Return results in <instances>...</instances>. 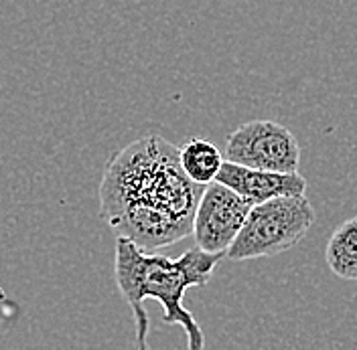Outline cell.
Here are the masks:
<instances>
[{"label": "cell", "instance_id": "cell-3", "mask_svg": "<svg viewBox=\"0 0 357 350\" xmlns=\"http://www.w3.org/2000/svg\"><path fill=\"white\" fill-rule=\"evenodd\" d=\"M314 223V209L305 197H280L254 205L238 237L225 251L231 262L272 257L296 247Z\"/></svg>", "mask_w": 357, "mask_h": 350}, {"label": "cell", "instance_id": "cell-8", "mask_svg": "<svg viewBox=\"0 0 357 350\" xmlns=\"http://www.w3.org/2000/svg\"><path fill=\"white\" fill-rule=\"evenodd\" d=\"M325 262L337 278L357 280V217L335 229L325 249Z\"/></svg>", "mask_w": 357, "mask_h": 350}, {"label": "cell", "instance_id": "cell-1", "mask_svg": "<svg viewBox=\"0 0 357 350\" xmlns=\"http://www.w3.org/2000/svg\"><path fill=\"white\" fill-rule=\"evenodd\" d=\"M203 189L183 173L177 146L162 136H144L106 164L100 211L118 237L156 253L191 233Z\"/></svg>", "mask_w": 357, "mask_h": 350}, {"label": "cell", "instance_id": "cell-6", "mask_svg": "<svg viewBox=\"0 0 357 350\" xmlns=\"http://www.w3.org/2000/svg\"><path fill=\"white\" fill-rule=\"evenodd\" d=\"M215 182L231 189L236 195L248 200L252 207L280 197H303L307 191V178L298 173L280 175V173H264L238 166L223 160Z\"/></svg>", "mask_w": 357, "mask_h": 350}, {"label": "cell", "instance_id": "cell-2", "mask_svg": "<svg viewBox=\"0 0 357 350\" xmlns=\"http://www.w3.org/2000/svg\"><path fill=\"white\" fill-rule=\"evenodd\" d=\"M222 257L193 247L177 260H171L160 253H149L122 237L116 239L114 278L134 314L136 350H149V314L144 310L149 298L162 306V320L167 324L183 326L187 350H205V334L195 316L183 306V298L189 287H201L211 282Z\"/></svg>", "mask_w": 357, "mask_h": 350}, {"label": "cell", "instance_id": "cell-4", "mask_svg": "<svg viewBox=\"0 0 357 350\" xmlns=\"http://www.w3.org/2000/svg\"><path fill=\"white\" fill-rule=\"evenodd\" d=\"M223 160L252 170L292 175L301 166V146L296 136L282 124L254 120L227 136Z\"/></svg>", "mask_w": 357, "mask_h": 350}, {"label": "cell", "instance_id": "cell-7", "mask_svg": "<svg viewBox=\"0 0 357 350\" xmlns=\"http://www.w3.org/2000/svg\"><path fill=\"white\" fill-rule=\"evenodd\" d=\"M178 164L191 182L207 186L215 182L223 156L213 142L205 138H191L178 148Z\"/></svg>", "mask_w": 357, "mask_h": 350}, {"label": "cell", "instance_id": "cell-5", "mask_svg": "<svg viewBox=\"0 0 357 350\" xmlns=\"http://www.w3.org/2000/svg\"><path fill=\"white\" fill-rule=\"evenodd\" d=\"M252 205L220 182L203 189L193 213L191 235L197 249L213 255H225L238 237Z\"/></svg>", "mask_w": 357, "mask_h": 350}]
</instances>
